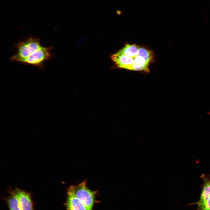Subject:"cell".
Segmentation results:
<instances>
[{
  "label": "cell",
  "mask_w": 210,
  "mask_h": 210,
  "mask_svg": "<svg viewBox=\"0 0 210 210\" xmlns=\"http://www.w3.org/2000/svg\"><path fill=\"white\" fill-rule=\"evenodd\" d=\"M42 46L40 38L30 36L15 44L17 49L16 53L10 58V60L21 63L25 58Z\"/></svg>",
  "instance_id": "1"
},
{
  "label": "cell",
  "mask_w": 210,
  "mask_h": 210,
  "mask_svg": "<svg viewBox=\"0 0 210 210\" xmlns=\"http://www.w3.org/2000/svg\"><path fill=\"white\" fill-rule=\"evenodd\" d=\"M96 191L88 188L86 180L80 183L72 185L68 188L67 194L72 195L77 198L86 207L88 210H92L94 203Z\"/></svg>",
  "instance_id": "2"
},
{
  "label": "cell",
  "mask_w": 210,
  "mask_h": 210,
  "mask_svg": "<svg viewBox=\"0 0 210 210\" xmlns=\"http://www.w3.org/2000/svg\"><path fill=\"white\" fill-rule=\"evenodd\" d=\"M52 47L42 46L25 58L21 63L38 67L43 70L44 68V62L51 60L53 57L51 52Z\"/></svg>",
  "instance_id": "3"
},
{
  "label": "cell",
  "mask_w": 210,
  "mask_h": 210,
  "mask_svg": "<svg viewBox=\"0 0 210 210\" xmlns=\"http://www.w3.org/2000/svg\"><path fill=\"white\" fill-rule=\"evenodd\" d=\"M21 210H34L30 194L18 188H15Z\"/></svg>",
  "instance_id": "4"
},
{
  "label": "cell",
  "mask_w": 210,
  "mask_h": 210,
  "mask_svg": "<svg viewBox=\"0 0 210 210\" xmlns=\"http://www.w3.org/2000/svg\"><path fill=\"white\" fill-rule=\"evenodd\" d=\"M65 205L66 210H88L84 205L74 196L67 194Z\"/></svg>",
  "instance_id": "5"
},
{
  "label": "cell",
  "mask_w": 210,
  "mask_h": 210,
  "mask_svg": "<svg viewBox=\"0 0 210 210\" xmlns=\"http://www.w3.org/2000/svg\"><path fill=\"white\" fill-rule=\"evenodd\" d=\"M140 47L135 44H127L119 51L126 56L134 58L138 55Z\"/></svg>",
  "instance_id": "6"
},
{
  "label": "cell",
  "mask_w": 210,
  "mask_h": 210,
  "mask_svg": "<svg viewBox=\"0 0 210 210\" xmlns=\"http://www.w3.org/2000/svg\"><path fill=\"white\" fill-rule=\"evenodd\" d=\"M8 204L10 210H21L16 189L10 191V195L7 199Z\"/></svg>",
  "instance_id": "7"
},
{
  "label": "cell",
  "mask_w": 210,
  "mask_h": 210,
  "mask_svg": "<svg viewBox=\"0 0 210 210\" xmlns=\"http://www.w3.org/2000/svg\"><path fill=\"white\" fill-rule=\"evenodd\" d=\"M210 197V181L205 179L200 196V201H205Z\"/></svg>",
  "instance_id": "8"
},
{
  "label": "cell",
  "mask_w": 210,
  "mask_h": 210,
  "mask_svg": "<svg viewBox=\"0 0 210 210\" xmlns=\"http://www.w3.org/2000/svg\"><path fill=\"white\" fill-rule=\"evenodd\" d=\"M196 204L198 206V210H210V197L205 201H199Z\"/></svg>",
  "instance_id": "9"
},
{
  "label": "cell",
  "mask_w": 210,
  "mask_h": 210,
  "mask_svg": "<svg viewBox=\"0 0 210 210\" xmlns=\"http://www.w3.org/2000/svg\"></svg>",
  "instance_id": "10"
}]
</instances>
